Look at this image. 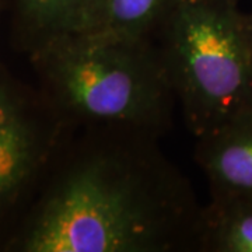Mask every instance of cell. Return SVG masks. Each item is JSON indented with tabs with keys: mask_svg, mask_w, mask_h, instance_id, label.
Wrapping results in <instances>:
<instances>
[{
	"mask_svg": "<svg viewBox=\"0 0 252 252\" xmlns=\"http://www.w3.org/2000/svg\"><path fill=\"white\" fill-rule=\"evenodd\" d=\"M158 139L129 129L72 133L1 225L0 251L199 252L203 206Z\"/></svg>",
	"mask_w": 252,
	"mask_h": 252,
	"instance_id": "obj_1",
	"label": "cell"
},
{
	"mask_svg": "<svg viewBox=\"0 0 252 252\" xmlns=\"http://www.w3.org/2000/svg\"><path fill=\"white\" fill-rule=\"evenodd\" d=\"M69 132L129 129L161 137L178 101L157 44L76 35L28 58Z\"/></svg>",
	"mask_w": 252,
	"mask_h": 252,
	"instance_id": "obj_2",
	"label": "cell"
},
{
	"mask_svg": "<svg viewBox=\"0 0 252 252\" xmlns=\"http://www.w3.org/2000/svg\"><path fill=\"white\" fill-rule=\"evenodd\" d=\"M156 44L196 139L252 107V45L238 0H180Z\"/></svg>",
	"mask_w": 252,
	"mask_h": 252,
	"instance_id": "obj_3",
	"label": "cell"
},
{
	"mask_svg": "<svg viewBox=\"0 0 252 252\" xmlns=\"http://www.w3.org/2000/svg\"><path fill=\"white\" fill-rule=\"evenodd\" d=\"M39 89L0 69V217L6 224L17 213L72 135Z\"/></svg>",
	"mask_w": 252,
	"mask_h": 252,
	"instance_id": "obj_4",
	"label": "cell"
},
{
	"mask_svg": "<svg viewBox=\"0 0 252 252\" xmlns=\"http://www.w3.org/2000/svg\"><path fill=\"white\" fill-rule=\"evenodd\" d=\"M99 0H1L11 46L30 58L70 36L89 34Z\"/></svg>",
	"mask_w": 252,
	"mask_h": 252,
	"instance_id": "obj_5",
	"label": "cell"
},
{
	"mask_svg": "<svg viewBox=\"0 0 252 252\" xmlns=\"http://www.w3.org/2000/svg\"><path fill=\"white\" fill-rule=\"evenodd\" d=\"M195 161L209 181L212 199L252 200V107L196 139Z\"/></svg>",
	"mask_w": 252,
	"mask_h": 252,
	"instance_id": "obj_6",
	"label": "cell"
},
{
	"mask_svg": "<svg viewBox=\"0 0 252 252\" xmlns=\"http://www.w3.org/2000/svg\"><path fill=\"white\" fill-rule=\"evenodd\" d=\"M178 3L180 0H99L95 24L89 34L156 44Z\"/></svg>",
	"mask_w": 252,
	"mask_h": 252,
	"instance_id": "obj_7",
	"label": "cell"
},
{
	"mask_svg": "<svg viewBox=\"0 0 252 252\" xmlns=\"http://www.w3.org/2000/svg\"><path fill=\"white\" fill-rule=\"evenodd\" d=\"M199 252H252V200L210 199L200 215Z\"/></svg>",
	"mask_w": 252,
	"mask_h": 252,
	"instance_id": "obj_8",
	"label": "cell"
},
{
	"mask_svg": "<svg viewBox=\"0 0 252 252\" xmlns=\"http://www.w3.org/2000/svg\"><path fill=\"white\" fill-rule=\"evenodd\" d=\"M245 26H247L248 36H250V41H251L252 45V13L251 14H245Z\"/></svg>",
	"mask_w": 252,
	"mask_h": 252,
	"instance_id": "obj_9",
	"label": "cell"
}]
</instances>
